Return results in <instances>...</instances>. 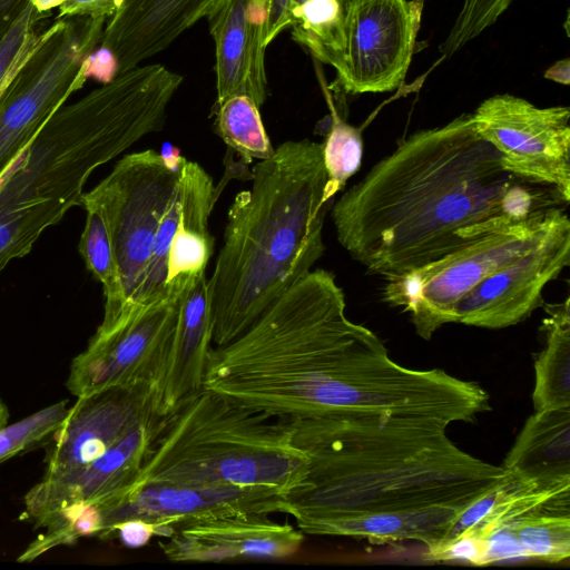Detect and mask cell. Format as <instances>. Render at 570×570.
Segmentation results:
<instances>
[{
	"label": "cell",
	"instance_id": "17",
	"mask_svg": "<svg viewBox=\"0 0 570 570\" xmlns=\"http://www.w3.org/2000/svg\"><path fill=\"white\" fill-rule=\"evenodd\" d=\"M216 0H121L107 20L88 71L109 62L111 79L169 47Z\"/></svg>",
	"mask_w": 570,
	"mask_h": 570
},
{
	"label": "cell",
	"instance_id": "25",
	"mask_svg": "<svg viewBox=\"0 0 570 570\" xmlns=\"http://www.w3.org/2000/svg\"><path fill=\"white\" fill-rule=\"evenodd\" d=\"M293 39L323 63L341 69L344 56L342 0H306L292 9Z\"/></svg>",
	"mask_w": 570,
	"mask_h": 570
},
{
	"label": "cell",
	"instance_id": "8",
	"mask_svg": "<svg viewBox=\"0 0 570 570\" xmlns=\"http://www.w3.org/2000/svg\"><path fill=\"white\" fill-rule=\"evenodd\" d=\"M107 20L57 18L11 72L0 92V177L50 117L82 88Z\"/></svg>",
	"mask_w": 570,
	"mask_h": 570
},
{
	"label": "cell",
	"instance_id": "29",
	"mask_svg": "<svg viewBox=\"0 0 570 570\" xmlns=\"http://www.w3.org/2000/svg\"><path fill=\"white\" fill-rule=\"evenodd\" d=\"M363 157L361 130L351 126L335 112L323 142V160L327 174L325 198L333 200L346 181L360 169Z\"/></svg>",
	"mask_w": 570,
	"mask_h": 570
},
{
	"label": "cell",
	"instance_id": "15",
	"mask_svg": "<svg viewBox=\"0 0 570 570\" xmlns=\"http://www.w3.org/2000/svg\"><path fill=\"white\" fill-rule=\"evenodd\" d=\"M284 490L272 485H183L148 483L130 490L115 504L100 509L98 537L108 540L117 523L139 518L153 522L157 535L207 519L281 513Z\"/></svg>",
	"mask_w": 570,
	"mask_h": 570
},
{
	"label": "cell",
	"instance_id": "23",
	"mask_svg": "<svg viewBox=\"0 0 570 570\" xmlns=\"http://www.w3.org/2000/svg\"><path fill=\"white\" fill-rule=\"evenodd\" d=\"M502 466L540 485L570 484V407L534 411Z\"/></svg>",
	"mask_w": 570,
	"mask_h": 570
},
{
	"label": "cell",
	"instance_id": "18",
	"mask_svg": "<svg viewBox=\"0 0 570 570\" xmlns=\"http://www.w3.org/2000/svg\"><path fill=\"white\" fill-rule=\"evenodd\" d=\"M206 18L215 43V105L246 96L261 107L267 95V0H216Z\"/></svg>",
	"mask_w": 570,
	"mask_h": 570
},
{
	"label": "cell",
	"instance_id": "21",
	"mask_svg": "<svg viewBox=\"0 0 570 570\" xmlns=\"http://www.w3.org/2000/svg\"><path fill=\"white\" fill-rule=\"evenodd\" d=\"M538 512L570 514V484L540 485L507 471L500 482L462 512L442 540L465 533L488 539L515 520Z\"/></svg>",
	"mask_w": 570,
	"mask_h": 570
},
{
	"label": "cell",
	"instance_id": "1",
	"mask_svg": "<svg viewBox=\"0 0 570 570\" xmlns=\"http://www.w3.org/2000/svg\"><path fill=\"white\" fill-rule=\"evenodd\" d=\"M562 203L507 171L462 114L402 139L333 203L331 217L350 256L387 281Z\"/></svg>",
	"mask_w": 570,
	"mask_h": 570
},
{
	"label": "cell",
	"instance_id": "20",
	"mask_svg": "<svg viewBox=\"0 0 570 570\" xmlns=\"http://www.w3.org/2000/svg\"><path fill=\"white\" fill-rule=\"evenodd\" d=\"M180 219L167 256V285L185 284L204 273L214 252L208 220L219 196L213 178L185 157L179 168Z\"/></svg>",
	"mask_w": 570,
	"mask_h": 570
},
{
	"label": "cell",
	"instance_id": "22",
	"mask_svg": "<svg viewBox=\"0 0 570 570\" xmlns=\"http://www.w3.org/2000/svg\"><path fill=\"white\" fill-rule=\"evenodd\" d=\"M465 509L439 505L356 518L307 519L296 521V525L307 534L352 537L373 544L411 540L430 547L449 533Z\"/></svg>",
	"mask_w": 570,
	"mask_h": 570
},
{
	"label": "cell",
	"instance_id": "12",
	"mask_svg": "<svg viewBox=\"0 0 570 570\" xmlns=\"http://www.w3.org/2000/svg\"><path fill=\"white\" fill-rule=\"evenodd\" d=\"M476 132L499 154L502 167L570 200V110L540 108L509 94L495 95L471 114Z\"/></svg>",
	"mask_w": 570,
	"mask_h": 570
},
{
	"label": "cell",
	"instance_id": "4",
	"mask_svg": "<svg viewBox=\"0 0 570 570\" xmlns=\"http://www.w3.org/2000/svg\"><path fill=\"white\" fill-rule=\"evenodd\" d=\"M252 186L227 213L223 246L207 279L212 342L243 334L322 257L325 198L323 144L287 140L257 163Z\"/></svg>",
	"mask_w": 570,
	"mask_h": 570
},
{
	"label": "cell",
	"instance_id": "14",
	"mask_svg": "<svg viewBox=\"0 0 570 570\" xmlns=\"http://www.w3.org/2000/svg\"><path fill=\"white\" fill-rule=\"evenodd\" d=\"M570 263V220L561 208L542 237L497 268L455 304L451 323L498 330L515 325L542 306L544 287Z\"/></svg>",
	"mask_w": 570,
	"mask_h": 570
},
{
	"label": "cell",
	"instance_id": "35",
	"mask_svg": "<svg viewBox=\"0 0 570 570\" xmlns=\"http://www.w3.org/2000/svg\"><path fill=\"white\" fill-rule=\"evenodd\" d=\"M154 535L157 528L153 522L134 518L114 525L108 539L117 537L125 547L136 549L148 544Z\"/></svg>",
	"mask_w": 570,
	"mask_h": 570
},
{
	"label": "cell",
	"instance_id": "41",
	"mask_svg": "<svg viewBox=\"0 0 570 570\" xmlns=\"http://www.w3.org/2000/svg\"><path fill=\"white\" fill-rule=\"evenodd\" d=\"M65 0H29V2L40 12H51L53 8H59Z\"/></svg>",
	"mask_w": 570,
	"mask_h": 570
},
{
	"label": "cell",
	"instance_id": "2",
	"mask_svg": "<svg viewBox=\"0 0 570 570\" xmlns=\"http://www.w3.org/2000/svg\"><path fill=\"white\" fill-rule=\"evenodd\" d=\"M345 307L334 274L311 271L237 338L210 350L203 389L288 420L401 411L406 370Z\"/></svg>",
	"mask_w": 570,
	"mask_h": 570
},
{
	"label": "cell",
	"instance_id": "13",
	"mask_svg": "<svg viewBox=\"0 0 570 570\" xmlns=\"http://www.w3.org/2000/svg\"><path fill=\"white\" fill-rule=\"evenodd\" d=\"M344 56L336 82L344 92H389L406 76L423 0H342Z\"/></svg>",
	"mask_w": 570,
	"mask_h": 570
},
{
	"label": "cell",
	"instance_id": "33",
	"mask_svg": "<svg viewBox=\"0 0 570 570\" xmlns=\"http://www.w3.org/2000/svg\"><path fill=\"white\" fill-rule=\"evenodd\" d=\"M426 548L429 560L484 566L487 539L465 533L450 540L439 541Z\"/></svg>",
	"mask_w": 570,
	"mask_h": 570
},
{
	"label": "cell",
	"instance_id": "24",
	"mask_svg": "<svg viewBox=\"0 0 570 570\" xmlns=\"http://www.w3.org/2000/svg\"><path fill=\"white\" fill-rule=\"evenodd\" d=\"M542 306L544 347L534 358L533 407H570V298Z\"/></svg>",
	"mask_w": 570,
	"mask_h": 570
},
{
	"label": "cell",
	"instance_id": "7",
	"mask_svg": "<svg viewBox=\"0 0 570 570\" xmlns=\"http://www.w3.org/2000/svg\"><path fill=\"white\" fill-rule=\"evenodd\" d=\"M305 460L293 443L291 420L237 405L203 389L169 414L134 488L148 483L272 485L285 491Z\"/></svg>",
	"mask_w": 570,
	"mask_h": 570
},
{
	"label": "cell",
	"instance_id": "11",
	"mask_svg": "<svg viewBox=\"0 0 570 570\" xmlns=\"http://www.w3.org/2000/svg\"><path fill=\"white\" fill-rule=\"evenodd\" d=\"M186 283L168 285L158 297L136 304L110 324H100L87 347L70 363L68 391L80 397L116 385L158 386Z\"/></svg>",
	"mask_w": 570,
	"mask_h": 570
},
{
	"label": "cell",
	"instance_id": "31",
	"mask_svg": "<svg viewBox=\"0 0 570 570\" xmlns=\"http://www.w3.org/2000/svg\"><path fill=\"white\" fill-rule=\"evenodd\" d=\"M513 0H464L440 53L450 58L480 36L507 11Z\"/></svg>",
	"mask_w": 570,
	"mask_h": 570
},
{
	"label": "cell",
	"instance_id": "30",
	"mask_svg": "<svg viewBox=\"0 0 570 570\" xmlns=\"http://www.w3.org/2000/svg\"><path fill=\"white\" fill-rule=\"evenodd\" d=\"M68 410V402L59 401L0 429V464L19 453L46 445Z\"/></svg>",
	"mask_w": 570,
	"mask_h": 570
},
{
	"label": "cell",
	"instance_id": "36",
	"mask_svg": "<svg viewBox=\"0 0 570 570\" xmlns=\"http://www.w3.org/2000/svg\"><path fill=\"white\" fill-rule=\"evenodd\" d=\"M121 0H65L58 8L57 18L91 17L109 19L120 6Z\"/></svg>",
	"mask_w": 570,
	"mask_h": 570
},
{
	"label": "cell",
	"instance_id": "34",
	"mask_svg": "<svg viewBox=\"0 0 570 570\" xmlns=\"http://www.w3.org/2000/svg\"><path fill=\"white\" fill-rule=\"evenodd\" d=\"M530 560L509 525L487 539L484 566Z\"/></svg>",
	"mask_w": 570,
	"mask_h": 570
},
{
	"label": "cell",
	"instance_id": "39",
	"mask_svg": "<svg viewBox=\"0 0 570 570\" xmlns=\"http://www.w3.org/2000/svg\"><path fill=\"white\" fill-rule=\"evenodd\" d=\"M544 78L568 86L570 83V59L564 58L550 66Z\"/></svg>",
	"mask_w": 570,
	"mask_h": 570
},
{
	"label": "cell",
	"instance_id": "38",
	"mask_svg": "<svg viewBox=\"0 0 570 570\" xmlns=\"http://www.w3.org/2000/svg\"><path fill=\"white\" fill-rule=\"evenodd\" d=\"M29 0H0V41L28 6Z\"/></svg>",
	"mask_w": 570,
	"mask_h": 570
},
{
	"label": "cell",
	"instance_id": "3",
	"mask_svg": "<svg viewBox=\"0 0 570 570\" xmlns=\"http://www.w3.org/2000/svg\"><path fill=\"white\" fill-rule=\"evenodd\" d=\"M306 456L283 492L296 521L356 518L439 505L468 508L507 471L460 449L450 422L390 414L291 420Z\"/></svg>",
	"mask_w": 570,
	"mask_h": 570
},
{
	"label": "cell",
	"instance_id": "32",
	"mask_svg": "<svg viewBox=\"0 0 570 570\" xmlns=\"http://www.w3.org/2000/svg\"><path fill=\"white\" fill-rule=\"evenodd\" d=\"M51 12H40L30 2L0 41V92L23 56L43 30L42 21Z\"/></svg>",
	"mask_w": 570,
	"mask_h": 570
},
{
	"label": "cell",
	"instance_id": "42",
	"mask_svg": "<svg viewBox=\"0 0 570 570\" xmlns=\"http://www.w3.org/2000/svg\"><path fill=\"white\" fill-rule=\"evenodd\" d=\"M9 416H10L9 410H8L7 405L4 404V402L0 399V429H2L3 426H6L8 424Z\"/></svg>",
	"mask_w": 570,
	"mask_h": 570
},
{
	"label": "cell",
	"instance_id": "43",
	"mask_svg": "<svg viewBox=\"0 0 570 570\" xmlns=\"http://www.w3.org/2000/svg\"><path fill=\"white\" fill-rule=\"evenodd\" d=\"M306 0H292V9L299 6L301 3L305 2ZM291 9V12H292Z\"/></svg>",
	"mask_w": 570,
	"mask_h": 570
},
{
	"label": "cell",
	"instance_id": "9",
	"mask_svg": "<svg viewBox=\"0 0 570 570\" xmlns=\"http://www.w3.org/2000/svg\"><path fill=\"white\" fill-rule=\"evenodd\" d=\"M561 207H550L529 218L489 233L417 269L387 279L383 299L411 316L424 340L451 323L455 304L497 268L532 247L552 224Z\"/></svg>",
	"mask_w": 570,
	"mask_h": 570
},
{
	"label": "cell",
	"instance_id": "37",
	"mask_svg": "<svg viewBox=\"0 0 570 570\" xmlns=\"http://www.w3.org/2000/svg\"><path fill=\"white\" fill-rule=\"evenodd\" d=\"M291 9L292 0H267L266 46L289 26Z\"/></svg>",
	"mask_w": 570,
	"mask_h": 570
},
{
	"label": "cell",
	"instance_id": "6",
	"mask_svg": "<svg viewBox=\"0 0 570 570\" xmlns=\"http://www.w3.org/2000/svg\"><path fill=\"white\" fill-rule=\"evenodd\" d=\"M169 414L158 407L156 383L77 397L46 444V470L24 495V517L38 529L63 510L118 502L137 483Z\"/></svg>",
	"mask_w": 570,
	"mask_h": 570
},
{
	"label": "cell",
	"instance_id": "28",
	"mask_svg": "<svg viewBox=\"0 0 570 570\" xmlns=\"http://www.w3.org/2000/svg\"><path fill=\"white\" fill-rule=\"evenodd\" d=\"M509 527L530 560L553 563L570 557V514L538 512Z\"/></svg>",
	"mask_w": 570,
	"mask_h": 570
},
{
	"label": "cell",
	"instance_id": "5",
	"mask_svg": "<svg viewBox=\"0 0 570 570\" xmlns=\"http://www.w3.org/2000/svg\"><path fill=\"white\" fill-rule=\"evenodd\" d=\"M183 81L163 65H139L50 117L0 177V273L81 205L97 167L165 127Z\"/></svg>",
	"mask_w": 570,
	"mask_h": 570
},
{
	"label": "cell",
	"instance_id": "40",
	"mask_svg": "<svg viewBox=\"0 0 570 570\" xmlns=\"http://www.w3.org/2000/svg\"><path fill=\"white\" fill-rule=\"evenodd\" d=\"M159 155L168 169L175 173L179 171L184 156L178 147L170 142H164Z\"/></svg>",
	"mask_w": 570,
	"mask_h": 570
},
{
	"label": "cell",
	"instance_id": "26",
	"mask_svg": "<svg viewBox=\"0 0 570 570\" xmlns=\"http://www.w3.org/2000/svg\"><path fill=\"white\" fill-rule=\"evenodd\" d=\"M212 116H215L217 135L245 164L273 156L275 148L266 134L259 107L250 98L232 96L214 105Z\"/></svg>",
	"mask_w": 570,
	"mask_h": 570
},
{
	"label": "cell",
	"instance_id": "16",
	"mask_svg": "<svg viewBox=\"0 0 570 570\" xmlns=\"http://www.w3.org/2000/svg\"><path fill=\"white\" fill-rule=\"evenodd\" d=\"M159 546L174 562H222L236 559L279 560L292 557L304 532L267 514L224 517L174 528Z\"/></svg>",
	"mask_w": 570,
	"mask_h": 570
},
{
	"label": "cell",
	"instance_id": "19",
	"mask_svg": "<svg viewBox=\"0 0 570 570\" xmlns=\"http://www.w3.org/2000/svg\"><path fill=\"white\" fill-rule=\"evenodd\" d=\"M212 343V317L204 272L190 277L180 294L170 351L157 386L160 412L173 413L203 390Z\"/></svg>",
	"mask_w": 570,
	"mask_h": 570
},
{
	"label": "cell",
	"instance_id": "10",
	"mask_svg": "<svg viewBox=\"0 0 570 570\" xmlns=\"http://www.w3.org/2000/svg\"><path fill=\"white\" fill-rule=\"evenodd\" d=\"M159 153L148 149L124 156L95 188L83 193L81 205L97 212L110 238L125 311L139 303L146 269L159 222L178 186Z\"/></svg>",
	"mask_w": 570,
	"mask_h": 570
},
{
	"label": "cell",
	"instance_id": "27",
	"mask_svg": "<svg viewBox=\"0 0 570 570\" xmlns=\"http://www.w3.org/2000/svg\"><path fill=\"white\" fill-rule=\"evenodd\" d=\"M86 210L87 218L79 242V252L87 268L104 287L105 311L100 324L107 325L124 313L125 298L106 225L97 212Z\"/></svg>",
	"mask_w": 570,
	"mask_h": 570
}]
</instances>
